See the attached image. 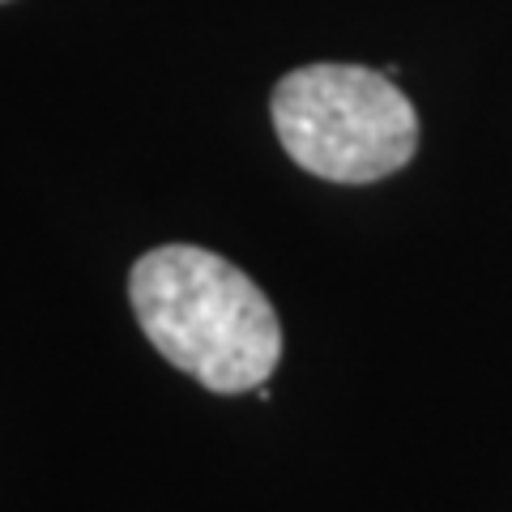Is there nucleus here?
Returning <instances> with one entry per match:
<instances>
[{
	"mask_svg": "<svg viewBox=\"0 0 512 512\" xmlns=\"http://www.w3.org/2000/svg\"><path fill=\"white\" fill-rule=\"evenodd\" d=\"M128 303L158 355L210 393L261 389L282 359L269 295L210 248H150L128 274Z\"/></svg>",
	"mask_w": 512,
	"mask_h": 512,
	"instance_id": "1",
	"label": "nucleus"
},
{
	"mask_svg": "<svg viewBox=\"0 0 512 512\" xmlns=\"http://www.w3.org/2000/svg\"><path fill=\"white\" fill-rule=\"evenodd\" d=\"M269 116L291 163L329 184H376L419 150L414 103L389 73L363 64L291 69L274 86Z\"/></svg>",
	"mask_w": 512,
	"mask_h": 512,
	"instance_id": "2",
	"label": "nucleus"
},
{
	"mask_svg": "<svg viewBox=\"0 0 512 512\" xmlns=\"http://www.w3.org/2000/svg\"><path fill=\"white\" fill-rule=\"evenodd\" d=\"M0 5H5V0H0Z\"/></svg>",
	"mask_w": 512,
	"mask_h": 512,
	"instance_id": "3",
	"label": "nucleus"
}]
</instances>
